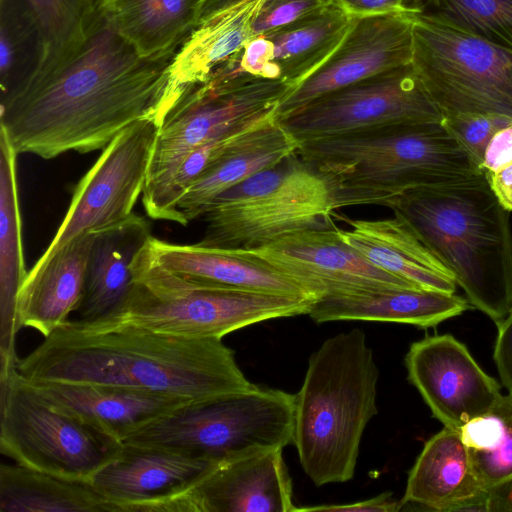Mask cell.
<instances>
[{"label":"cell","mask_w":512,"mask_h":512,"mask_svg":"<svg viewBox=\"0 0 512 512\" xmlns=\"http://www.w3.org/2000/svg\"><path fill=\"white\" fill-rule=\"evenodd\" d=\"M469 301L455 293L417 288H395L319 298L308 315L316 323L371 321L436 326L471 309Z\"/></svg>","instance_id":"obj_25"},{"label":"cell","mask_w":512,"mask_h":512,"mask_svg":"<svg viewBox=\"0 0 512 512\" xmlns=\"http://www.w3.org/2000/svg\"><path fill=\"white\" fill-rule=\"evenodd\" d=\"M390 209L453 274L472 307L495 325L512 309V228L485 174L412 190Z\"/></svg>","instance_id":"obj_4"},{"label":"cell","mask_w":512,"mask_h":512,"mask_svg":"<svg viewBox=\"0 0 512 512\" xmlns=\"http://www.w3.org/2000/svg\"><path fill=\"white\" fill-rule=\"evenodd\" d=\"M421 12L512 52V0H425Z\"/></svg>","instance_id":"obj_35"},{"label":"cell","mask_w":512,"mask_h":512,"mask_svg":"<svg viewBox=\"0 0 512 512\" xmlns=\"http://www.w3.org/2000/svg\"><path fill=\"white\" fill-rule=\"evenodd\" d=\"M132 286L109 314L89 329L131 327L189 338H220L275 318L308 314L317 300L241 289L179 275L160 265L148 240L132 262Z\"/></svg>","instance_id":"obj_6"},{"label":"cell","mask_w":512,"mask_h":512,"mask_svg":"<svg viewBox=\"0 0 512 512\" xmlns=\"http://www.w3.org/2000/svg\"><path fill=\"white\" fill-rule=\"evenodd\" d=\"M43 57L41 29L28 0H0L1 98L24 86Z\"/></svg>","instance_id":"obj_32"},{"label":"cell","mask_w":512,"mask_h":512,"mask_svg":"<svg viewBox=\"0 0 512 512\" xmlns=\"http://www.w3.org/2000/svg\"><path fill=\"white\" fill-rule=\"evenodd\" d=\"M283 449L213 464L186 486L146 505L143 512H295Z\"/></svg>","instance_id":"obj_14"},{"label":"cell","mask_w":512,"mask_h":512,"mask_svg":"<svg viewBox=\"0 0 512 512\" xmlns=\"http://www.w3.org/2000/svg\"><path fill=\"white\" fill-rule=\"evenodd\" d=\"M403 508L401 501H396L391 492H384L375 497L349 503L329 504L313 507L296 508L298 511H329V512H396Z\"/></svg>","instance_id":"obj_40"},{"label":"cell","mask_w":512,"mask_h":512,"mask_svg":"<svg viewBox=\"0 0 512 512\" xmlns=\"http://www.w3.org/2000/svg\"><path fill=\"white\" fill-rule=\"evenodd\" d=\"M496 326L493 358L503 386L512 393V309Z\"/></svg>","instance_id":"obj_39"},{"label":"cell","mask_w":512,"mask_h":512,"mask_svg":"<svg viewBox=\"0 0 512 512\" xmlns=\"http://www.w3.org/2000/svg\"><path fill=\"white\" fill-rule=\"evenodd\" d=\"M442 116L443 126L458 140L481 169L485 150L492 137L512 123L511 118L498 115L443 114Z\"/></svg>","instance_id":"obj_36"},{"label":"cell","mask_w":512,"mask_h":512,"mask_svg":"<svg viewBox=\"0 0 512 512\" xmlns=\"http://www.w3.org/2000/svg\"><path fill=\"white\" fill-rule=\"evenodd\" d=\"M378 378L361 329L328 338L310 356L295 394L293 444L316 486L354 477L364 430L378 413Z\"/></svg>","instance_id":"obj_5"},{"label":"cell","mask_w":512,"mask_h":512,"mask_svg":"<svg viewBox=\"0 0 512 512\" xmlns=\"http://www.w3.org/2000/svg\"><path fill=\"white\" fill-rule=\"evenodd\" d=\"M211 465L171 449L122 443L90 484L111 512H143L147 504L186 486Z\"/></svg>","instance_id":"obj_19"},{"label":"cell","mask_w":512,"mask_h":512,"mask_svg":"<svg viewBox=\"0 0 512 512\" xmlns=\"http://www.w3.org/2000/svg\"><path fill=\"white\" fill-rule=\"evenodd\" d=\"M355 18L333 4L320 13L252 37L238 54L241 70L294 88L338 48Z\"/></svg>","instance_id":"obj_18"},{"label":"cell","mask_w":512,"mask_h":512,"mask_svg":"<svg viewBox=\"0 0 512 512\" xmlns=\"http://www.w3.org/2000/svg\"><path fill=\"white\" fill-rule=\"evenodd\" d=\"M1 512H111L90 483L19 464L0 465Z\"/></svg>","instance_id":"obj_31"},{"label":"cell","mask_w":512,"mask_h":512,"mask_svg":"<svg viewBox=\"0 0 512 512\" xmlns=\"http://www.w3.org/2000/svg\"><path fill=\"white\" fill-rule=\"evenodd\" d=\"M354 18L421 11L418 0H333Z\"/></svg>","instance_id":"obj_38"},{"label":"cell","mask_w":512,"mask_h":512,"mask_svg":"<svg viewBox=\"0 0 512 512\" xmlns=\"http://www.w3.org/2000/svg\"><path fill=\"white\" fill-rule=\"evenodd\" d=\"M301 159L326 181L335 210L391 205L406 193L485 172L441 122L404 123L301 143Z\"/></svg>","instance_id":"obj_3"},{"label":"cell","mask_w":512,"mask_h":512,"mask_svg":"<svg viewBox=\"0 0 512 512\" xmlns=\"http://www.w3.org/2000/svg\"><path fill=\"white\" fill-rule=\"evenodd\" d=\"M28 2L38 20L44 44L43 61L33 79L59 66L81 45L95 11L96 0Z\"/></svg>","instance_id":"obj_34"},{"label":"cell","mask_w":512,"mask_h":512,"mask_svg":"<svg viewBox=\"0 0 512 512\" xmlns=\"http://www.w3.org/2000/svg\"><path fill=\"white\" fill-rule=\"evenodd\" d=\"M474 470L489 489L512 480V393L459 429Z\"/></svg>","instance_id":"obj_33"},{"label":"cell","mask_w":512,"mask_h":512,"mask_svg":"<svg viewBox=\"0 0 512 512\" xmlns=\"http://www.w3.org/2000/svg\"><path fill=\"white\" fill-rule=\"evenodd\" d=\"M336 213L328 184L296 151L219 194L203 215L199 244L254 249L294 232L334 228Z\"/></svg>","instance_id":"obj_7"},{"label":"cell","mask_w":512,"mask_h":512,"mask_svg":"<svg viewBox=\"0 0 512 512\" xmlns=\"http://www.w3.org/2000/svg\"><path fill=\"white\" fill-rule=\"evenodd\" d=\"M336 228L298 231L261 247L236 250L297 281L318 298L417 288L369 262L339 238Z\"/></svg>","instance_id":"obj_15"},{"label":"cell","mask_w":512,"mask_h":512,"mask_svg":"<svg viewBox=\"0 0 512 512\" xmlns=\"http://www.w3.org/2000/svg\"><path fill=\"white\" fill-rule=\"evenodd\" d=\"M414 13L355 18L329 59L281 101L278 120L331 92L410 64Z\"/></svg>","instance_id":"obj_16"},{"label":"cell","mask_w":512,"mask_h":512,"mask_svg":"<svg viewBox=\"0 0 512 512\" xmlns=\"http://www.w3.org/2000/svg\"><path fill=\"white\" fill-rule=\"evenodd\" d=\"M333 4V0H262L253 20L252 37L320 13Z\"/></svg>","instance_id":"obj_37"},{"label":"cell","mask_w":512,"mask_h":512,"mask_svg":"<svg viewBox=\"0 0 512 512\" xmlns=\"http://www.w3.org/2000/svg\"><path fill=\"white\" fill-rule=\"evenodd\" d=\"M295 394L254 386L193 403L136 431L123 443L162 447L216 464L293 444Z\"/></svg>","instance_id":"obj_9"},{"label":"cell","mask_w":512,"mask_h":512,"mask_svg":"<svg viewBox=\"0 0 512 512\" xmlns=\"http://www.w3.org/2000/svg\"><path fill=\"white\" fill-rule=\"evenodd\" d=\"M175 54L142 57L96 6L71 56L1 98L0 129L18 154L46 160L103 150L137 121L161 125L175 104L169 88Z\"/></svg>","instance_id":"obj_1"},{"label":"cell","mask_w":512,"mask_h":512,"mask_svg":"<svg viewBox=\"0 0 512 512\" xmlns=\"http://www.w3.org/2000/svg\"><path fill=\"white\" fill-rule=\"evenodd\" d=\"M512 161V123L499 130L490 140L484 154L482 169L494 172Z\"/></svg>","instance_id":"obj_41"},{"label":"cell","mask_w":512,"mask_h":512,"mask_svg":"<svg viewBox=\"0 0 512 512\" xmlns=\"http://www.w3.org/2000/svg\"><path fill=\"white\" fill-rule=\"evenodd\" d=\"M121 445L52 407L17 367L0 375V452L16 464L90 483Z\"/></svg>","instance_id":"obj_11"},{"label":"cell","mask_w":512,"mask_h":512,"mask_svg":"<svg viewBox=\"0 0 512 512\" xmlns=\"http://www.w3.org/2000/svg\"><path fill=\"white\" fill-rule=\"evenodd\" d=\"M491 189L501 205L512 211V161L494 172L486 173Z\"/></svg>","instance_id":"obj_42"},{"label":"cell","mask_w":512,"mask_h":512,"mask_svg":"<svg viewBox=\"0 0 512 512\" xmlns=\"http://www.w3.org/2000/svg\"><path fill=\"white\" fill-rule=\"evenodd\" d=\"M442 117L410 63L324 95L279 121L301 144Z\"/></svg>","instance_id":"obj_12"},{"label":"cell","mask_w":512,"mask_h":512,"mask_svg":"<svg viewBox=\"0 0 512 512\" xmlns=\"http://www.w3.org/2000/svg\"><path fill=\"white\" fill-rule=\"evenodd\" d=\"M94 231L84 232L58 249L37 269H30L17 297L22 327L47 337L77 311L83 298Z\"/></svg>","instance_id":"obj_24"},{"label":"cell","mask_w":512,"mask_h":512,"mask_svg":"<svg viewBox=\"0 0 512 512\" xmlns=\"http://www.w3.org/2000/svg\"><path fill=\"white\" fill-rule=\"evenodd\" d=\"M411 64L442 115L512 119L511 51L419 11Z\"/></svg>","instance_id":"obj_10"},{"label":"cell","mask_w":512,"mask_h":512,"mask_svg":"<svg viewBox=\"0 0 512 512\" xmlns=\"http://www.w3.org/2000/svg\"><path fill=\"white\" fill-rule=\"evenodd\" d=\"M208 0H96L107 23L145 58L177 52Z\"/></svg>","instance_id":"obj_30"},{"label":"cell","mask_w":512,"mask_h":512,"mask_svg":"<svg viewBox=\"0 0 512 512\" xmlns=\"http://www.w3.org/2000/svg\"><path fill=\"white\" fill-rule=\"evenodd\" d=\"M408 379L444 427L459 430L501 396L499 383L451 334L413 342L405 356Z\"/></svg>","instance_id":"obj_17"},{"label":"cell","mask_w":512,"mask_h":512,"mask_svg":"<svg viewBox=\"0 0 512 512\" xmlns=\"http://www.w3.org/2000/svg\"><path fill=\"white\" fill-rule=\"evenodd\" d=\"M300 143L276 114L237 140L185 191L177 209L182 225L203 216L222 192L295 153Z\"/></svg>","instance_id":"obj_27"},{"label":"cell","mask_w":512,"mask_h":512,"mask_svg":"<svg viewBox=\"0 0 512 512\" xmlns=\"http://www.w3.org/2000/svg\"><path fill=\"white\" fill-rule=\"evenodd\" d=\"M486 490L459 430L443 427L425 442L400 501L403 507L414 505L437 512H482Z\"/></svg>","instance_id":"obj_21"},{"label":"cell","mask_w":512,"mask_h":512,"mask_svg":"<svg viewBox=\"0 0 512 512\" xmlns=\"http://www.w3.org/2000/svg\"><path fill=\"white\" fill-rule=\"evenodd\" d=\"M94 233L85 290L76 311L82 322L106 316L125 299L133 281L132 262L152 236L149 222L135 213Z\"/></svg>","instance_id":"obj_28"},{"label":"cell","mask_w":512,"mask_h":512,"mask_svg":"<svg viewBox=\"0 0 512 512\" xmlns=\"http://www.w3.org/2000/svg\"><path fill=\"white\" fill-rule=\"evenodd\" d=\"M148 245L163 267L187 278L274 294L319 298L306 287L269 265L236 249L180 245L151 236Z\"/></svg>","instance_id":"obj_26"},{"label":"cell","mask_w":512,"mask_h":512,"mask_svg":"<svg viewBox=\"0 0 512 512\" xmlns=\"http://www.w3.org/2000/svg\"><path fill=\"white\" fill-rule=\"evenodd\" d=\"M18 153L0 129V373L17 366L16 337L21 326L17 297L28 275L25 268L18 201Z\"/></svg>","instance_id":"obj_29"},{"label":"cell","mask_w":512,"mask_h":512,"mask_svg":"<svg viewBox=\"0 0 512 512\" xmlns=\"http://www.w3.org/2000/svg\"><path fill=\"white\" fill-rule=\"evenodd\" d=\"M293 89L283 81L241 70L236 56L187 90L159 127L141 196L146 214L153 213L171 178L193 150L276 114Z\"/></svg>","instance_id":"obj_8"},{"label":"cell","mask_w":512,"mask_h":512,"mask_svg":"<svg viewBox=\"0 0 512 512\" xmlns=\"http://www.w3.org/2000/svg\"><path fill=\"white\" fill-rule=\"evenodd\" d=\"M160 124L143 119L121 131L77 183L53 240L31 269L76 236L127 219L142 196Z\"/></svg>","instance_id":"obj_13"},{"label":"cell","mask_w":512,"mask_h":512,"mask_svg":"<svg viewBox=\"0 0 512 512\" xmlns=\"http://www.w3.org/2000/svg\"><path fill=\"white\" fill-rule=\"evenodd\" d=\"M482 512H512V480L486 490Z\"/></svg>","instance_id":"obj_43"},{"label":"cell","mask_w":512,"mask_h":512,"mask_svg":"<svg viewBox=\"0 0 512 512\" xmlns=\"http://www.w3.org/2000/svg\"><path fill=\"white\" fill-rule=\"evenodd\" d=\"M262 0H208L201 18L178 48L169 69L175 102L236 57L252 37V24Z\"/></svg>","instance_id":"obj_23"},{"label":"cell","mask_w":512,"mask_h":512,"mask_svg":"<svg viewBox=\"0 0 512 512\" xmlns=\"http://www.w3.org/2000/svg\"><path fill=\"white\" fill-rule=\"evenodd\" d=\"M28 383L55 409L75 417L119 443L147 425L189 405L171 397L123 387L83 383Z\"/></svg>","instance_id":"obj_20"},{"label":"cell","mask_w":512,"mask_h":512,"mask_svg":"<svg viewBox=\"0 0 512 512\" xmlns=\"http://www.w3.org/2000/svg\"><path fill=\"white\" fill-rule=\"evenodd\" d=\"M378 220L351 219L340 214L350 229L336 228L339 238L382 270L417 288L455 293L456 281L449 269L424 244L398 213Z\"/></svg>","instance_id":"obj_22"},{"label":"cell","mask_w":512,"mask_h":512,"mask_svg":"<svg viewBox=\"0 0 512 512\" xmlns=\"http://www.w3.org/2000/svg\"><path fill=\"white\" fill-rule=\"evenodd\" d=\"M28 382L108 385L189 404L255 386L220 338H189L131 327L89 329L67 320L24 358Z\"/></svg>","instance_id":"obj_2"}]
</instances>
